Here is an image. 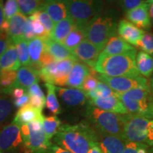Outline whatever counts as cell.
Returning <instances> with one entry per match:
<instances>
[{"instance_id":"6da1fadb","label":"cell","mask_w":153,"mask_h":153,"mask_svg":"<svg viewBox=\"0 0 153 153\" xmlns=\"http://www.w3.org/2000/svg\"><path fill=\"white\" fill-rule=\"evenodd\" d=\"M54 142L72 153H88L92 145L97 143V131L85 122L64 124L55 135Z\"/></svg>"},{"instance_id":"7a4b0ae2","label":"cell","mask_w":153,"mask_h":153,"mask_svg":"<svg viewBox=\"0 0 153 153\" xmlns=\"http://www.w3.org/2000/svg\"><path fill=\"white\" fill-rule=\"evenodd\" d=\"M136 50L115 55H99L94 70L108 76H140L136 65Z\"/></svg>"},{"instance_id":"3957f363","label":"cell","mask_w":153,"mask_h":153,"mask_svg":"<svg viewBox=\"0 0 153 153\" xmlns=\"http://www.w3.org/2000/svg\"><path fill=\"white\" fill-rule=\"evenodd\" d=\"M118 14L113 9L102 11L91 21L85 28L86 39L104 49L108 40L116 36Z\"/></svg>"},{"instance_id":"277c9868","label":"cell","mask_w":153,"mask_h":153,"mask_svg":"<svg viewBox=\"0 0 153 153\" xmlns=\"http://www.w3.org/2000/svg\"><path fill=\"white\" fill-rule=\"evenodd\" d=\"M85 115L97 131L123 138L124 115L106 111L90 104L86 107Z\"/></svg>"},{"instance_id":"5b68a950","label":"cell","mask_w":153,"mask_h":153,"mask_svg":"<svg viewBox=\"0 0 153 153\" xmlns=\"http://www.w3.org/2000/svg\"><path fill=\"white\" fill-rule=\"evenodd\" d=\"M123 138L126 141L153 146V118L135 114L124 115Z\"/></svg>"},{"instance_id":"8992f818","label":"cell","mask_w":153,"mask_h":153,"mask_svg":"<svg viewBox=\"0 0 153 153\" xmlns=\"http://www.w3.org/2000/svg\"><path fill=\"white\" fill-rule=\"evenodd\" d=\"M118 97L128 114L153 118V97L150 85L135 88Z\"/></svg>"},{"instance_id":"52a82bcc","label":"cell","mask_w":153,"mask_h":153,"mask_svg":"<svg viewBox=\"0 0 153 153\" xmlns=\"http://www.w3.org/2000/svg\"><path fill=\"white\" fill-rule=\"evenodd\" d=\"M42 121L43 119L35 120L21 126L24 153H47L52 145L45 135Z\"/></svg>"},{"instance_id":"ba28073f","label":"cell","mask_w":153,"mask_h":153,"mask_svg":"<svg viewBox=\"0 0 153 153\" xmlns=\"http://www.w3.org/2000/svg\"><path fill=\"white\" fill-rule=\"evenodd\" d=\"M104 0H70V14L76 26L86 28L92 19L101 14Z\"/></svg>"},{"instance_id":"9c48e42d","label":"cell","mask_w":153,"mask_h":153,"mask_svg":"<svg viewBox=\"0 0 153 153\" xmlns=\"http://www.w3.org/2000/svg\"><path fill=\"white\" fill-rule=\"evenodd\" d=\"M76 60L72 59L54 61L38 71V76L45 83L63 87L67 86L68 76Z\"/></svg>"},{"instance_id":"30bf717a","label":"cell","mask_w":153,"mask_h":153,"mask_svg":"<svg viewBox=\"0 0 153 153\" xmlns=\"http://www.w3.org/2000/svg\"><path fill=\"white\" fill-rule=\"evenodd\" d=\"M99 81L104 82L117 94L127 92L135 88L150 85L148 79L140 75L137 76H108L104 74H97Z\"/></svg>"},{"instance_id":"8fae6325","label":"cell","mask_w":153,"mask_h":153,"mask_svg":"<svg viewBox=\"0 0 153 153\" xmlns=\"http://www.w3.org/2000/svg\"><path fill=\"white\" fill-rule=\"evenodd\" d=\"M23 145L21 126L14 122L6 125L0 129V150L11 152Z\"/></svg>"},{"instance_id":"7c38bea8","label":"cell","mask_w":153,"mask_h":153,"mask_svg":"<svg viewBox=\"0 0 153 153\" xmlns=\"http://www.w3.org/2000/svg\"><path fill=\"white\" fill-rule=\"evenodd\" d=\"M102 49L85 39L72 50L74 56L77 60L81 61L91 68L94 70Z\"/></svg>"},{"instance_id":"4fadbf2b","label":"cell","mask_w":153,"mask_h":153,"mask_svg":"<svg viewBox=\"0 0 153 153\" xmlns=\"http://www.w3.org/2000/svg\"><path fill=\"white\" fill-rule=\"evenodd\" d=\"M56 92L63 104L68 108L84 106L88 99L87 93L80 89L56 87Z\"/></svg>"},{"instance_id":"5bb4252c","label":"cell","mask_w":153,"mask_h":153,"mask_svg":"<svg viewBox=\"0 0 153 153\" xmlns=\"http://www.w3.org/2000/svg\"><path fill=\"white\" fill-rule=\"evenodd\" d=\"M97 131V130H96ZM97 144L104 153H123L126 140L122 137L97 131Z\"/></svg>"},{"instance_id":"9a60e30c","label":"cell","mask_w":153,"mask_h":153,"mask_svg":"<svg viewBox=\"0 0 153 153\" xmlns=\"http://www.w3.org/2000/svg\"><path fill=\"white\" fill-rule=\"evenodd\" d=\"M41 9L46 11L55 24L70 16V0H44Z\"/></svg>"},{"instance_id":"2e32d148","label":"cell","mask_w":153,"mask_h":153,"mask_svg":"<svg viewBox=\"0 0 153 153\" xmlns=\"http://www.w3.org/2000/svg\"><path fill=\"white\" fill-rule=\"evenodd\" d=\"M117 33L128 43L137 48L145 31L129 21L121 19L118 24Z\"/></svg>"},{"instance_id":"e0dca14e","label":"cell","mask_w":153,"mask_h":153,"mask_svg":"<svg viewBox=\"0 0 153 153\" xmlns=\"http://www.w3.org/2000/svg\"><path fill=\"white\" fill-rule=\"evenodd\" d=\"M89 104L106 111L121 115L128 114L123 103L120 100L118 94L89 99Z\"/></svg>"},{"instance_id":"ac0fdd59","label":"cell","mask_w":153,"mask_h":153,"mask_svg":"<svg viewBox=\"0 0 153 153\" xmlns=\"http://www.w3.org/2000/svg\"><path fill=\"white\" fill-rule=\"evenodd\" d=\"M126 17L128 21L140 28L150 30L152 26V22L149 15L148 4L146 1H144L137 8L126 12Z\"/></svg>"},{"instance_id":"d6986e66","label":"cell","mask_w":153,"mask_h":153,"mask_svg":"<svg viewBox=\"0 0 153 153\" xmlns=\"http://www.w3.org/2000/svg\"><path fill=\"white\" fill-rule=\"evenodd\" d=\"M94 69L91 68L81 61H76L68 76L67 86L70 88L82 89V85L86 78L92 72Z\"/></svg>"},{"instance_id":"ffe728a7","label":"cell","mask_w":153,"mask_h":153,"mask_svg":"<svg viewBox=\"0 0 153 153\" xmlns=\"http://www.w3.org/2000/svg\"><path fill=\"white\" fill-rule=\"evenodd\" d=\"M26 19V16L20 11L9 20V28L6 35L11 44L15 45L24 38V32Z\"/></svg>"},{"instance_id":"44dd1931","label":"cell","mask_w":153,"mask_h":153,"mask_svg":"<svg viewBox=\"0 0 153 153\" xmlns=\"http://www.w3.org/2000/svg\"><path fill=\"white\" fill-rule=\"evenodd\" d=\"M39 79L38 71L32 67H20V68L17 70V77L11 89V92L16 88H22L27 91L30 86L36 82H38Z\"/></svg>"},{"instance_id":"7402d4cb","label":"cell","mask_w":153,"mask_h":153,"mask_svg":"<svg viewBox=\"0 0 153 153\" xmlns=\"http://www.w3.org/2000/svg\"><path fill=\"white\" fill-rule=\"evenodd\" d=\"M44 43H45V51L56 61L66 60V59H72L77 61V59L74 56L71 50L68 48L60 42L48 38L44 40Z\"/></svg>"},{"instance_id":"603a6c76","label":"cell","mask_w":153,"mask_h":153,"mask_svg":"<svg viewBox=\"0 0 153 153\" xmlns=\"http://www.w3.org/2000/svg\"><path fill=\"white\" fill-rule=\"evenodd\" d=\"M134 50L135 48L124 41L119 36H114L107 42L104 49L101 51V55H106V56L119 55Z\"/></svg>"},{"instance_id":"cb8c5ba5","label":"cell","mask_w":153,"mask_h":153,"mask_svg":"<svg viewBox=\"0 0 153 153\" xmlns=\"http://www.w3.org/2000/svg\"><path fill=\"white\" fill-rule=\"evenodd\" d=\"M28 51H29L30 67L38 70L41 68L40 64L44 53H45V43L42 38L35 37L33 39L28 41Z\"/></svg>"},{"instance_id":"d4e9b609","label":"cell","mask_w":153,"mask_h":153,"mask_svg":"<svg viewBox=\"0 0 153 153\" xmlns=\"http://www.w3.org/2000/svg\"><path fill=\"white\" fill-rule=\"evenodd\" d=\"M18 53L16 45L10 44L4 53L0 57V67L1 70H14L17 71L20 68Z\"/></svg>"},{"instance_id":"484cf974","label":"cell","mask_w":153,"mask_h":153,"mask_svg":"<svg viewBox=\"0 0 153 153\" xmlns=\"http://www.w3.org/2000/svg\"><path fill=\"white\" fill-rule=\"evenodd\" d=\"M43 116L42 114V110L36 108L28 104L22 108H19L15 115L12 122L22 126L23 124L30 123L33 120H41L43 119Z\"/></svg>"},{"instance_id":"4316f807","label":"cell","mask_w":153,"mask_h":153,"mask_svg":"<svg viewBox=\"0 0 153 153\" xmlns=\"http://www.w3.org/2000/svg\"><path fill=\"white\" fill-rule=\"evenodd\" d=\"M75 23L71 16L56 23L50 34L49 38L60 43H62L75 26Z\"/></svg>"},{"instance_id":"83f0119b","label":"cell","mask_w":153,"mask_h":153,"mask_svg":"<svg viewBox=\"0 0 153 153\" xmlns=\"http://www.w3.org/2000/svg\"><path fill=\"white\" fill-rule=\"evenodd\" d=\"M136 65L140 75L150 77L153 72V57L140 51L136 55Z\"/></svg>"},{"instance_id":"f1b7e54d","label":"cell","mask_w":153,"mask_h":153,"mask_svg":"<svg viewBox=\"0 0 153 153\" xmlns=\"http://www.w3.org/2000/svg\"><path fill=\"white\" fill-rule=\"evenodd\" d=\"M86 39L85 28L80 27L75 25L73 30L70 32V34L67 36V38L62 42L63 45L68 48L72 50L75 48L78 45H79L84 40Z\"/></svg>"},{"instance_id":"f546056e","label":"cell","mask_w":153,"mask_h":153,"mask_svg":"<svg viewBox=\"0 0 153 153\" xmlns=\"http://www.w3.org/2000/svg\"><path fill=\"white\" fill-rule=\"evenodd\" d=\"M13 111V104L9 94L0 91V128L4 127Z\"/></svg>"},{"instance_id":"4dcf8cb0","label":"cell","mask_w":153,"mask_h":153,"mask_svg":"<svg viewBox=\"0 0 153 153\" xmlns=\"http://www.w3.org/2000/svg\"><path fill=\"white\" fill-rule=\"evenodd\" d=\"M45 87L47 90L46 106L48 109L54 115L60 114L61 107L57 97L56 87L49 83H45Z\"/></svg>"},{"instance_id":"1f68e13d","label":"cell","mask_w":153,"mask_h":153,"mask_svg":"<svg viewBox=\"0 0 153 153\" xmlns=\"http://www.w3.org/2000/svg\"><path fill=\"white\" fill-rule=\"evenodd\" d=\"M17 71L14 70H1L0 75V91L11 95V89L16 82Z\"/></svg>"},{"instance_id":"d6a6232c","label":"cell","mask_w":153,"mask_h":153,"mask_svg":"<svg viewBox=\"0 0 153 153\" xmlns=\"http://www.w3.org/2000/svg\"><path fill=\"white\" fill-rule=\"evenodd\" d=\"M42 123L45 135L49 140L53 138L56 135L61 126V121L55 115L47 116V117L43 116Z\"/></svg>"},{"instance_id":"836d02e7","label":"cell","mask_w":153,"mask_h":153,"mask_svg":"<svg viewBox=\"0 0 153 153\" xmlns=\"http://www.w3.org/2000/svg\"><path fill=\"white\" fill-rule=\"evenodd\" d=\"M20 11L25 16H30L42 8L43 2L38 0H16Z\"/></svg>"},{"instance_id":"e575fe53","label":"cell","mask_w":153,"mask_h":153,"mask_svg":"<svg viewBox=\"0 0 153 153\" xmlns=\"http://www.w3.org/2000/svg\"><path fill=\"white\" fill-rule=\"evenodd\" d=\"M18 53V56L21 65L23 66H30L29 51H28V41L24 39L20 40L15 44Z\"/></svg>"},{"instance_id":"d590c367","label":"cell","mask_w":153,"mask_h":153,"mask_svg":"<svg viewBox=\"0 0 153 153\" xmlns=\"http://www.w3.org/2000/svg\"><path fill=\"white\" fill-rule=\"evenodd\" d=\"M88 99H94L99 97H107L110 96L117 94L111 89L109 86H108L104 82L99 81L97 88L92 91L87 93Z\"/></svg>"},{"instance_id":"8d00e7d4","label":"cell","mask_w":153,"mask_h":153,"mask_svg":"<svg viewBox=\"0 0 153 153\" xmlns=\"http://www.w3.org/2000/svg\"><path fill=\"white\" fill-rule=\"evenodd\" d=\"M33 14L42 23V24L43 25L45 30H46L48 34L50 36L53 27H54L55 24L54 22L51 19V17L49 16V14L45 10H43V9H41L40 10L33 13Z\"/></svg>"},{"instance_id":"74e56055","label":"cell","mask_w":153,"mask_h":153,"mask_svg":"<svg viewBox=\"0 0 153 153\" xmlns=\"http://www.w3.org/2000/svg\"><path fill=\"white\" fill-rule=\"evenodd\" d=\"M137 48L153 57V33L145 32Z\"/></svg>"},{"instance_id":"f35d334b","label":"cell","mask_w":153,"mask_h":153,"mask_svg":"<svg viewBox=\"0 0 153 153\" xmlns=\"http://www.w3.org/2000/svg\"><path fill=\"white\" fill-rule=\"evenodd\" d=\"M3 9L5 20L7 21H9L14 15L20 12V9H19L16 0H6Z\"/></svg>"},{"instance_id":"ab89813d","label":"cell","mask_w":153,"mask_h":153,"mask_svg":"<svg viewBox=\"0 0 153 153\" xmlns=\"http://www.w3.org/2000/svg\"><path fill=\"white\" fill-rule=\"evenodd\" d=\"M150 148V145L126 141L123 153H148Z\"/></svg>"},{"instance_id":"60d3db41","label":"cell","mask_w":153,"mask_h":153,"mask_svg":"<svg viewBox=\"0 0 153 153\" xmlns=\"http://www.w3.org/2000/svg\"><path fill=\"white\" fill-rule=\"evenodd\" d=\"M32 19V24H33V31L35 33L36 37L42 38V39L45 40L47 38H49V35L48 34L45 30V27L42 23L40 22L36 17L34 16L33 14L29 16Z\"/></svg>"},{"instance_id":"b9f144b4","label":"cell","mask_w":153,"mask_h":153,"mask_svg":"<svg viewBox=\"0 0 153 153\" xmlns=\"http://www.w3.org/2000/svg\"><path fill=\"white\" fill-rule=\"evenodd\" d=\"M99 82V80L97 78V74L96 70L91 72L89 76L86 78V79L84 82L83 85H82V89L85 91L86 93L89 92V91H92L97 88Z\"/></svg>"},{"instance_id":"7bdbcfd3","label":"cell","mask_w":153,"mask_h":153,"mask_svg":"<svg viewBox=\"0 0 153 153\" xmlns=\"http://www.w3.org/2000/svg\"><path fill=\"white\" fill-rule=\"evenodd\" d=\"M143 2V0H119V5L122 10L127 12L138 7Z\"/></svg>"},{"instance_id":"ee69618b","label":"cell","mask_w":153,"mask_h":153,"mask_svg":"<svg viewBox=\"0 0 153 153\" xmlns=\"http://www.w3.org/2000/svg\"><path fill=\"white\" fill-rule=\"evenodd\" d=\"M36 37L35 33L33 31V24H32V19L30 16H28L26 19V24L24 27V38L26 41H30Z\"/></svg>"},{"instance_id":"f6af8a7d","label":"cell","mask_w":153,"mask_h":153,"mask_svg":"<svg viewBox=\"0 0 153 153\" xmlns=\"http://www.w3.org/2000/svg\"><path fill=\"white\" fill-rule=\"evenodd\" d=\"M27 93L29 95V97L36 96V97H41L42 99H45V94H44L41 87H40L38 82H36V83L33 84L31 86H30L29 88L27 89Z\"/></svg>"},{"instance_id":"bcb514c9","label":"cell","mask_w":153,"mask_h":153,"mask_svg":"<svg viewBox=\"0 0 153 153\" xmlns=\"http://www.w3.org/2000/svg\"><path fill=\"white\" fill-rule=\"evenodd\" d=\"M45 102H46V99H42L41 97H36V96L30 97L29 104L40 110H43Z\"/></svg>"},{"instance_id":"7dc6e473","label":"cell","mask_w":153,"mask_h":153,"mask_svg":"<svg viewBox=\"0 0 153 153\" xmlns=\"http://www.w3.org/2000/svg\"><path fill=\"white\" fill-rule=\"evenodd\" d=\"M29 101L30 97L29 95L28 94V93L26 92L23 97H20V98L14 99V101H13V104H14V107H16V108H20L29 104Z\"/></svg>"},{"instance_id":"c3c4849f","label":"cell","mask_w":153,"mask_h":153,"mask_svg":"<svg viewBox=\"0 0 153 153\" xmlns=\"http://www.w3.org/2000/svg\"><path fill=\"white\" fill-rule=\"evenodd\" d=\"M10 42L9 41L7 36L4 33L0 34V57L5 52L6 50L10 45Z\"/></svg>"},{"instance_id":"681fc988","label":"cell","mask_w":153,"mask_h":153,"mask_svg":"<svg viewBox=\"0 0 153 153\" xmlns=\"http://www.w3.org/2000/svg\"><path fill=\"white\" fill-rule=\"evenodd\" d=\"M47 153H72L68 150H65V148L60 147L57 145H51V146L50 147Z\"/></svg>"},{"instance_id":"f907efd6","label":"cell","mask_w":153,"mask_h":153,"mask_svg":"<svg viewBox=\"0 0 153 153\" xmlns=\"http://www.w3.org/2000/svg\"><path fill=\"white\" fill-rule=\"evenodd\" d=\"M26 93V91L25 89H22V88H16L14 90L12 91V92L11 94V96L12 97L13 100L14 99H16L20 98L24 96L25 94Z\"/></svg>"},{"instance_id":"816d5d0a","label":"cell","mask_w":153,"mask_h":153,"mask_svg":"<svg viewBox=\"0 0 153 153\" xmlns=\"http://www.w3.org/2000/svg\"><path fill=\"white\" fill-rule=\"evenodd\" d=\"M5 21L4 14V9L2 4L0 1V34L4 33L2 32V26ZM5 34V33H4Z\"/></svg>"},{"instance_id":"f5cc1de1","label":"cell","mask_w":153,"mask_h":153,"mask_svg":"<svg viewBox=\"0 0 153 153\" xmlns=\"http://www.w3.org/2000/svg\"><path fill=\"white\" fill-rule=\"evenodd\" d=\"M146 2L148 4V11L149 15H150L151 22L153 25V0H147Z\"/></svg>"},{"instance_id":"db71d44e","label":"cell","mask_w":153,"mask_h":153,"mask_svg":"<svg viewBox=\"0 0 153 153\" xmlns=\"http://www.w3.org/2000/svg\"><path fill=\"white\" fill-rule=\"evenodd\" d=\"M88 153H104L102 152V150H101V148H99V145L97 143L93 145L90 150H89Z\"/></svg>"},{"instance_id":"11a10c76","label":"cell","mask_w":153,"mask_h":153,"mask_svg":"<svg viewBox=\"0 0 153 153\" xmlns=\"http://www.w3.org/2000/svg\"><path fill=\"white\" fill-rule=\"evenodd\" d=\"M150 89H151V91H152V94L153 97V78L150 79Z\"/></svg>"},{"instance_id":"9f6ffc18","label":"cell","mask_w":153,"mask_h":153,"mask_svg":"<svg viewBox=\"0 0 153 153\" xmlns=\"http://www.w3.org/2000/svg\"><path fill=\"white\" fill-rule=\"evenodd\" d=\"M106 1L108 3H112V2H114V1H116V0H106Z\"/></svg>"},{"instance_id":"6f0895ef","label":"cell","mask_w":153,"mask_h":153,"mask_svg":"<svg viewBox=\"0 0 153 153\" xmlns=\"http://www.w3.org/2000/svg\"><path fill=\"white\" fill-rule=\"evenodd\" d=\"M1 67H0V75H1Z\"/></svg>"},{"instance_id":"680465c9","label":"cell","mask_w":153,"mask_h":153,"mask_svg":"<svg viewBox=\"0 0 153 153\" xmlns=\"http://www.w3.org/2000/svg\"><path fill=\"white\" fill-rule=\"evenodd\" d=\"M38 1H44V0H38Z\"/></svg>"},{"instance_id":"91938a15","label":"cell","mask_w":153,"mask_h":153,"mask_svg":"<svg viewBox=\"0 0 153 153\" xmlns=\"http://www.w3.org/2000/svg\"><path fill=\"white\" fill-rule=\"evenodd\" d=\"M152 152H153V146H152Z\"/></svg>"},{"instance_id":"94428289","label":"cell","mask_w":153,"mask_h":153,"mask_svg":"<svg viewBox=\"0 0 153 153\" xmlns=\"http://www.w3.org/2000/svg\"><path fill=\"white\" fill-rule=\"evenodd\" d=\"M2 1L3 0H0V1H1V2H2Z\"/></svg>"},{"instance_id":"6125c7cd","label":"cell","mask_w":153,"mask_h":153,"mask_svg":"<svg viewBox=\"0 0 153 153\" xmlns=\"http://www.w3.org/2000/svg\"><path fill=\"white\" fill-rule=\"evenodd\" d=\"M0 153H3V152H1V150H0Z\"/></svg>"},{"instance_id":"be15d7a7","label":"cell","mask_w":153,"mask_h":153,"mask_svg":"<svg viewBox=\"0 0 153 153\" xmlns=\"http://www.w3.org/2000/svg\"><path fill=\"white\" fill-rule=\"evenodd\" d=\"M152 74H153V72H152Z\"/></svg>"}]
</instances>
